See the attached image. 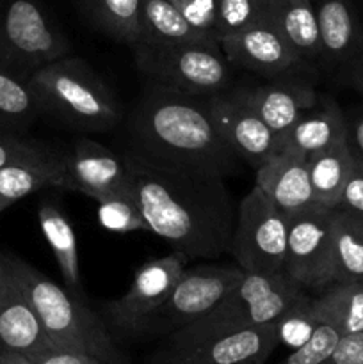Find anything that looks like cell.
Instances as JSON below:
<instances>
[{"mask_svg":"<svg viewBox=\"0 0 363 364\" xmlns=\"http://www.w3.org/2000/svg\"><path fill=\"white\" fill-rule=\"evenodd\" d=\"M313 301H315V295L306 291L274 322L278 343L295 350L310 340L313 331L320 323Z\"/></svg>","mask_w":363,"mask_h":364,"instance_id":"30","label":"cell"},{"mask_svg":"<svg viewBox=\"0 0 363 364\" xmlns=\"http://www.w3.org/2000/svg\"><path fill=\"white\" fill-rule=\"evenodd\" d=\"M340 338L342 331L335 323L320 320L310 340L299 348L292 350L281 364H324L333 354Z\"/></svg>","mask_w":363,"mask_h":364,"instance_id":"33","label":"cell"},{"mask_svg":"<svg viewBox=\"0 0 363 364\" xmlns=\"http://www.w3.org/2000/svg\"><path fill=\"white\" fill-rule=\"evenodd\" d=\"M0 258L11 279L38 313L53 348L93 355L107 364L120 363V352L105 323L84 304L80 295L59 287L16 256L0 252Z\"/></svg>","mask_w":363,"mask_h":364,"instance_id":"3","label":"cell"},{"mask_svg":"<svg viewBox=\"0 0 363 364\" xmlns=\"http://www.w3.org/2000/svg\"><path fill=\"white\" fill-rule=\"evenodd\" d=\"M128 169L123 153H116L91 139H78L64 151L60 188L93 198L95 201L125 191Z\"/></svg>","mask_w":363,"mask_h":364,"instance_id":"15","label":"cell"},{"mask_svg":"<svg viewBox=\"0 0 363 364\" xmlns=\"http://www.w3.org/2000/svg\"><path fill=\"white\" fill-rule=\"evenodd\" d=\"M43 116L78 132H107L123 117L107 82L75 55L45 64L28 77Z\"/></svg>","mask_w":363,"mask_h":364,"instance_id":"4","label":"cell"},{"mask_svg":"<svg viewBox=\"0 0 363 364\" xmlns=\"http://www.w3.org/2000/svg\"><path fill=\"white\" fill-rule=\"evenodd\" d=\"M0 364H36L34 359L23 354H13V352H4L0 354Z\"/></svg>","mask_w":363,"mask_h":364,"instance_id":"40","label":"cell"},{"mask_svg":"<svg viewBox=\"0 0 363 364\" xmlns=\"http://www.w3.org/2000/svg\"><path fill=\"white\" fill-rule=\"evenodd\" d=\"M306 290L283 272H244L241 283L205 316L171 333L169 347H187L209 338L274 323Z\"/></svg>","mask_w":363,"mask_h":364,"instance_id":"5","label":"cell"},{"mask_svg":"<svg viewBox=\"0 0 363 364\" xmlns=\"http://www.w3.org/2000/svg\"><path fill=\"white\" fill-rule=\"evenodd\" d=\"M352 166H354V155L349 148L347 139L310 156V181L317 205L337 208Z\"/></svg>","mask_w":363,"mask_h":364,"instance_id":"25","label":"cell"},{"mask_svg":"<svg viewBox=\"0 0 363 364\" xmlns=\"http://www.w3.org/2000/svg\"><path fill=\"white\" fill-rule=\"evenodd\" d=\"M36 364H107L100 359L93 358L88 354H77V352H64L57 350V348H50V350L41 352V354L32 355Z\"/></svg>","mask_w":363,"mask_h":364,"instance_id":"38","label":"cell"},{"mask_svg":"<svg viewBox=\"0 0 363 364\" xmlns=\"http://www.w3.org/2000/svg\"><path fill=\"white\" fill-rule=\"evenodd\" d=\"M52 149L53 148H50V146L25 137V134L0 130V167L18 162V160L43 156L48 151H52Z\"/></svg>","mask_w":363,"mask_h":364,"instance_id":"34","label":"cell"},{"mask_svg":"<svg viewBox=\"0 0 363 364\" xmlns=\"http://www.w3.org/2000/svg\"><path fill=\"white\" fill-rule=\"evenodd\" d=\"M274 323L209 338L187 347H169L159 364H265L278 347Z\"/></svg>","mask_w":363,"mask_h":364,"instance_id":"16","label":"cell"},{"mask_svg":"<svg viewBox=\"0 0 363 364\" xmlns=\"http://www.w3.org/2000/svg\"><path fill=\"white\" fill-rule=\"evenodd\" d=\"M347 139V117L338 103L320 98L313 109L302 114L280 139V151H292L310 159L315 153Z\"/></svg>","mask_w":363,"mask_h":364,"instance_id":"20","label":"cell"},{"mask_svg":"<svg viewBox=\"0 0 363 364\" xmlns=\"http://www.w3.org/2000/svg\"><path fill=\"white\" fill-rule=\"evenodd\" d=\"M64 151L52 149L46 155L0 167V212L20 199L46 187L63 185Z\"/></svg>","mask_w":363,"mask_h":364,"instance_id":"22","label":"cell"},{"mask_svg":"<svg viewBox=\"0 0 363 364\" xmlns=\"http://www.w3.org/2000/svg\"><path fill=\"white\" fill-rule=\"evenodd\" d=\"M267 20L276 27L313 78L319 77L320 25L312 0H270Z\"/></svg>","mask_w":363,"mask_h":364,"instance_id":"21","label":"cell"},{"mask_svg":"<svg viewBox=\"0 0 363 364\" xmlns=\"http://www.w3.org/2000/svg\"><path fill=\"white\" fill-rule=\"evenodd\" d=\"M39 228L43 231L46 244L59 265L66 288L82 297L80 259H78L77 237L70 219L56 203H41L38 210Z\"/></svg>","mask_w":363,"mask_h":364,"instance_id":"24","label":"cell"},{"mask_svg":"<svg viewBox=\"0 0 363 364\" xmlns=\"http://www.w3.org/2000/svg\"><path fill=\"white\" fill-rule=\"evenodd\" d=\"M88 20L114 41L132 46L141 38L144 0H78Z\"/></svg>","mask_w":363,"mask_h":364,"instance_id":"27","label":"cell"},{"mask_svg":"<svg viewBox=\"0 0 363 364\" xmlns=\"http://www.w3.org/2000/svg\"><path fill=\"white\" fill-rule=\"evenodd\" d=\"M182 16L203 34L217 38V0H171Z\"/></svg>","mask_w":363,"mask_h":364,"instance_id":"35","label":"cell"},{"mask_svg":"<svg viewBox=\"0 0 363 364\" xmlns=\"http://www.w3.org/2000/svg\"><path fill=\"white\" fill-rule=\"evenodd\" d=\"M127 130L128 148L178 166L228 178L241 173L244 164L221 137L205 96L148 82L128 116Z\"/></svg>","mask_w":363,"mask_h":364,"instance_id":"2","label":"cell"},{"mask_svg":"<svg viewBox=\"0 0 363 364\" xmlns=\"http://www.w3.org/2000/svg\"><path fill=\"white\" fill-rule=\"evenodd\" d=\"M313 304L319 322L335 323L342 334L363 331V281L331 284L315 295Z\"/></svg>","mask_w":363,"mask_h":364,"instance_id":"29","label":"cell"},{"mask_svg":"<svg viewBox=\"0 0 363 364\" xmlns=\"http://www.w3.org/2000/svg\"><path fill=\"white\" fill-rule=\"evenodd\" d=\"M41 116L28 77L0 66V130L25 134Z\"/></svg>","mask_w":363,"mask_h":364,"instance_id":"26","label":"cell"},{"mask_svg":"<svg viewBox=\"0 0 363 364\" xmlns=\"http://www.w3.org/2000/svg\"><path fill=\"white\" fill-rule=\"evenodd\" d=\"M128 188L149 233L162 238L185 263L231 252L237 208L226 176L178 166L141 151H123Z\"/></svg>","mask_w":363,"mask_h":364,"instance_id":"1","label":"cell"},{"mask_svg":"<svg viewBox=\"0 0 363 364\" xmlns=\"http://www.w3.org/2000/svg\"><path fill=\"white\" fill-rule=\"evenodd\" d=\"M130 48L135 66L149 84L205 98L230 91L233 66L221 46L137 41Z\"/></svg>","mask_w":363,"mask_h":364,"instance_id":"6","label":"cell"},{"mask_svg":"<svg viewBox=\"0 0 363 364\" xmlns=\"http://www.w3.org/2000/svg\"><path fill=\"white\" fill-rule=\"evenodd\" d=\"M255 171L256 187L287 215L315 203L306 156L278 151Z\"/></svg>","mask_w":363,"mask_h":364,"instance_id":"19","label":"cell"},{"mask_svg":"<svg viewBox=\"0 0 363 364\" xmlns=\"http://www.w3.org/2000/svg\"><path fill=\"white\" fill-rule=\"evenodd\" d=\"M347 142L352 155L363 162V112L354 114L352 119H347Z\"/></svg>","mask_w":363,"mask_h":364,"instance_id":"39","label":"cell"},{"mask_svg":"<svg viewBox=\"0 0 363 364\" xmlns=\"http://www.w3.org/2000/svg\"><path fill=\"white\" fill-rule=\"evenodd\" d=\"M335 283L363 281V217L335 208Z\"/></svg>","mask_w":363,"mask_h":364,"instance_id":"28","label":"cell"},{"mask_svg":"<svg viewBox=\"0 0 363 364\" xmlns=\"http://www.w3.org/2000/svg\"><path fill=\"white\" fill-rule=\"evenodd\" d=\"M333 223L335 208L317 203L288 215L283 274L312 295L335 281Z\"/></svg>","mask_w":363,"mask_h":364,"instance_id":"9","label":"cell"},{"mask_svg":"<svg viewBox=\"0 0 363 364\" xmlns=\"http://www.w3.org/2000/svg\"><path fill=\"white\" fill-rule=\"evenodd\" d=\"M0 213H2V212H0Z\"/></svg>","mask_w":363,"mask_h":364,"instance_id":"42","label":"cell"},{"mask_svg":"<svg viewBox=\"0 0 363 364\" xmlns=\"http://www.w3.org/2000/svg\"><path fill=\"white\" fill-rule=\"evenodd\" d=\"M244 270L238 265L201 263L185 267L169 297L149 316L144 331H174L212 311L238 283ZM142 331V333H144Z\"/></svg>","mask_w":363,"mask_h":364,"instance_id":"10","label":"cell"},{"mask_svg":"<svg viewBox=\"0 0 363 364\" xmlns=\"http://www.w3.org/2000/svg\"><path fill=\"white\" fill-rule=\"evenodd\" d=\"M324 364H363V331L342 334L333 354Z\"/></svg>","mask_w":363,"mask_h":364,"instance_id":"37","label":"cell"},{"mask_svg":"<svg viewBox=\"0 0 363 364\" xmlns=\"http://www.w3.org/2000/svg\"><path fill=\"white\" fill-rule=\"evenodd\" d=\"M71 55V43L41 0H0V66L31 77Z\"/></svg>","mask_w":363,"mask_h":364,"instance_id":"7","label":"cell"},{"mask_svg":"<svg viewBox=\"0 0 363 364\" xmlns=\"http://www.w3.org/2000/svg\"><path fill=\"white\" fill-rule=\"evenodd\" d=\"M270 0H217V38L235 34L269 16Z\"/></svg>","mask_w":363,"mask_h":364,"instance_id":"32","label":"cell"},{"mask_svg":"<svg viewBox=\"0 0 363 364\" xmlns=\"http://www.w3.org/2000/svg\"><path fill=\"white\" fill-rule=\"evenodd\" d=\"M233 92L248 103L280 139L320 100L308 77L270 78L265 84L233 89Z\"/></svg>","mask_w":363,"mask_h":364,"instance_id":"17","label":"cell"},{"mask_svg":"<svg viewBox=\"0 0 363 364\" xmlns=\"http://www.w3.org/2000/svg\"><path fill=\"white\" fill-rule=\"evenodd\" d=\"M288 215L281 212L256 185L237 208L231 255L244 272H283Z\"/></svg>","mask_w":363,"mask_h":364,"instance_id":"8","label":"cell"},{"mask_svg":"<svg viewBox=\"0 0 363 364\" xmlns=\"http://www.w3.org/2000/svg\"><path fill=\"white\" fill-rule=\"evenodd\" d=\"M50 348L53 345L38 313L7 274L0 288V354L13 352L32 358Z\"/></svg>","mask_w":363,"mask_h":364,"instance_id":"18","label":"cell"},{"mask_svg":"<svg viewBox=\"0 0 363 364\" xmlns=\"http://www.w3.org/2000/svg\"><path fill=\"white\" fill-rule=\"evenodd\" d=\"M206 102L221 137L249 167L258 169L263 162L280 151V137L248 103L235 95L233 89L209 96Z\"/></svg>","mask_w":363,"mask_h":364,"instance_id":"14","label":"cell"},{"mask_svg":"<svg viewBox=\"0 0 363 364\" xmlns=\"http://www.w3.org/2000/svg\"><path fill=\"white\" fill-rule=\"evenodd\" d=\"M221 48L233 68L251 71L265 80L285 77L313 78L294 50L269 20L221 39Z\"/></svg>","mask_w":363,"mask_h":364,"instance_id":"13","label":"cell"},{"mask_svg":"<svg viewBox=\"0 0 363 364\" xmlns=\"http://www.w3.org/2000/svg\"><path fill=\"white\" fill-rule=\"evenodd\" d=\"M319 77L363 95V23L349 0H320Z\"/></svg>","mask_w":363,"mask_h":364,"instance_id":"11","label":"cell"},{"mask_svg":"<svg viewBox=\"0 0 363 364\" xmlns=\"http://www.w3.org/2000/svg\"><path fill=\"white\" fill-rule=\"evenodd\" d=\"M6 277H7L6 267H4L2 258H0V288H2V284H4V281H6Z\"/></svg>","mask_w":363,"mask_h":364,"instance_id":"41","label":"cell"},{"mask_svg":"<svg viewBox=\"0 0 363 364\" xmlns=\"http://www.w3.org/2000/svg\"><path fill=\"white\" fill-rule=\"evenodd\" d=\"M337 208L342 210V212L351 213V215L363 217V162L356 156L354 166H352L347 183L342 191Z\"/></svg>","mask_w":363,"mask_h":364,"instance_id":"36","label":"cell"},{"mask_svg":"<svg viewBox=\"0 0 363 364\" xmlns=\"http://www.w3.org/2000/svg\"><path fill=\"white\" fill-rule=\"evenodd\" d=\"M139 41L153 45H209L221 41L192 27L171 0H144Z\"/></svg>","mask_w":363,"mask_h":364,"instance_id":"23","label":"cell"},{"mask_svg":"<svg viewBox=\"0 0 363 364\" xmlns=\"http://www.w3.org/2000/svg\"><path fill=\"white\" fill-rule=\"evenodd\" d=\"M184 269L185 262L174 252L137 267L125 295L105 304L103 313L110 326L123 334L142 333L149 316L169 297Z\"/></svg>","mask_w":363,"mask_h":364,"instance_id":"12","label":"cell"},{"mask_svg":"<svg viewBox=\"0 0 363 364\" xmlns=\"http://www.w3.org/2000/svg\"><path fill=\"white\" fill-rule=\"evenodd\" d=\"M96 203H98V220L105 230L114 233L149 231L144 215L128 187Z\"/></svg>","mask_w":363,"mask_h":364,"instance_id":"31","label":"cell"}]
</instances>
